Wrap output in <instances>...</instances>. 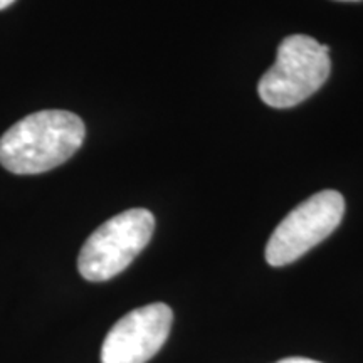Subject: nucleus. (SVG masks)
Segmentation results:
<instances>
[{"mask_svg": "<svg viewBox=\"0 0 363 363\" xmlns=\"http://www.w3.org/2000/svg\"><path fill=\"white\" fill-rule=\"evenodd\" d=\"M78 115L44 110L27 115L0 136V165L16 175H38L69 160L84 142Z\"/></svg>", "mask_w": 363, "mask_h": 363, "instance_id": "nucleus-1", "label": "nucleus"}, {"mask_svg": "<svg viewBox=\"0 0 363 363\" xmlns=\"http://www.w3.org/2000/svg\"><path fill=\"white\" fill-rule=\"evenodd\" d=\"M331 62L328 45L305 34H293L279 44L276 62L257 84L267 106L284 110L303 103L328 79Z\"/></svg>", "mask_w": 363, "mask_h": 363, "instance_id": "nucleus-2", "label": "nucleus"}, {"mask_svg": "<svg viewBox=\"0 0 363 363\" xmlns=\"http://www.w3.org/2000/svg\"><path fill=\"white\" fill-rule=\"evenodd\" d=\"M153 230L155 217L147 208H130L111 217L81 247L79 274L93 283L115 278L148 246Z\"/></svg>", "mask_w": 363, "mask_h": 363, "instance_id": "nucleus-3", "label": "nucleus"}, {"mask_svg": "<svg viewBox=\"0 0 363 363\" xmlns=\"http://www.w3.org/2000/svg\"><path fill=\"white\" fill-rule=\"evenodd\" d=\"M345 214V199L337 190L311 195L293 208L271 234L266 246L267 264H291L325 240L340 225Z\"/></svg>", "mask_w": 363, "mask_h": 363, "instance_id": "nucleus-4", "label": "nucleus"}, {"mask_svg": "<svg viewBox=\"0 0 363 363\" xmlns=\"http://www.w3.org/2000/svg\"><path fill=\"white\" fill-rule=\"evenodd\" d=\"M174 311L165 303L136 308L108 331L101 347V363H147L165 345Z\"/></svg>", "mask_w": 363, "mask_h": 363, "instance_id": "nucleus-5", "label": "nucleus"}, {"mask_svg": "<svg viewBox=\"0 0 363 363\" xmlns=\"http://www.w3.org/2000/svg\"><path fill=\"white\" fill-rule=\"evenodd\" d=\"M276 363H321L316 360H310V358H301V357H291V358H283V360Z\"/></svg>", "mask_w": 363, "mask_h": 363, "instance_id": "nucleus-6", "label": "nucleus"}, {"mask_svg": "<svg viewBox=\"0 0 363 363\" xmlns=\"http://www.w3.org/2000/svg\"><path fill=\"white\" fill-rule=\"evenodd\" d=\"M16 2V0H0V11H4V9H7L11 4Z\"/></svg>", "mask_w": 363, "mask_h": 363, "instance_id": "nucleus-7", "label": "nucleus"}, {"mask_svg": "<svg viewBox=\"0 0 363 363\" xmlns=\"http://www.w3.org/2000/svg\"><path fill=\"white\" fill-rule=\"evenodd\" d=\"M342 2H357V0H342Z\"/></svg>", "mask_w": 363, "mask_h": 363, "instance_id": "nucleus-8", "label": "nucleus"}]
</instances>
